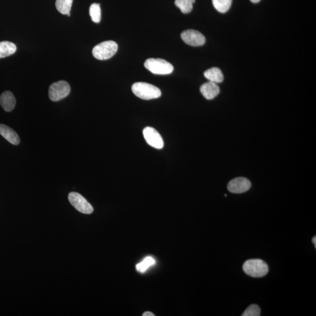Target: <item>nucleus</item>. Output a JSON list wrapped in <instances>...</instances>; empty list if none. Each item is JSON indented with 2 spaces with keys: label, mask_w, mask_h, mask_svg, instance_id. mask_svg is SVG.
<instances>
[{
  "label": "nucleus",
  "mask_w": 316,
  "mask_h": 316,
  "mask_svg": "<svg viewBox=\"0 0 316 316\" xmlns=\"http://www.w3.org/2000/svg\"><path fill=\"white\" fill-rule=\"evenodd\" d=\"M132 91L138 98L145 100L159 98L162 94L159 88L145 82L134 83L132 86Z\"/></svg>",
  "instance_id": "1"
},
{
  "label": "nucleus",
  "mask_w": 316,
  "mask_h": 316,
  "mask_svg": "<svg viewBox=\"0 0 316 316\" xmlns=\"http://www.w3.org/2000/svg\"><path fill=\"white\" fill-rule=\"evenodd\" d=\"M243 271L249 276L261 277L268 273L267 263L260 259H249L243 264Z\"/></svg>",
  "instance_id": "2"
},
{
  "label": "nucleus",
  "mask_w": 316,
  "mask_h": 316,
  "mask_svg": "<svg viewBox=\"0 0 316 316\" xmlns=\"http://www.w3.org/2000/svg\"><path fill=\"white\" fill-rule=\"evenodd\" d=\"M144 66L149 71L155 75H166L174 71L171 63L162 59L149 58L145 61Z\"/></svg>",
  "instance_id": "3"
},
{
  "label": "nucleus",
  "mask_w": 316,
  "mask_h": 316,
  "mask_svg": "<svg viewBox=\"0 0 316 316\" xmlns=\"http://www.w3.org/2000/svg\"><path fill=\"white\" fill-rule=\"evenodd\" d=\"M118 50V45L113 40H107L97 45L93 49V57L98 60L109 59L115 55Z\"/></svg>",
  "instance_id": "4"
},
{
  "label": "nucleus",
  "mask_w": 316,
  "mask_h": 316,
  "mask_svg": "<svg viewBox=\"0 0 316 316\" xmlns=\"http://www.w3.org/2000/svg\"><path fill=\"white\" fill-rule=\"evenodd\" d=\"M70 87L66 81H59L53 83L49 87V98L53 101L61 100L68 96Z\"/></svg>",
  "instance_id": "5"
},
{
  "label": "nucleus",
  "mask_w": 316,
  "mask_h": 316,
  "mask_svg": "<svg viewBox=\"0 0 316 316\" xmlns=\"http://www.w3.org/2000/svg\"><path fill=\"white\" fill-rule=\"evenodd\" d=\"M70 203L79 212L90 215L93 212V207L86 198L78 193L71 192L68 196Z\"/></svg>",
  "instance_id": "6"
},
{
  "label": "nucleus",
  "mask_w": 316,
  "mask_h": 316,
  "mask_svg": "<svg viewBox=\"0 0 316 316\" xmlns=\"http://www.w3.org/2000/svg\"><path fill=\"white\" fill-rule=\"evenodd\" d=\"M181 38L187 45L192 46H200L206 42L204 35L193 29L183 31L181 34Z\"/></svg>",
  "instance_id": "7"
},
{
  "label": "nucleus",
  "mask_w": 316,
  "mask_h": 316,
  "mask_svg": "<svg viewBox=\"0 0 316 316\" xmlns=\"http://www.w3.org/2000/svg\"><path fill=\"white\" fill-rule=\"evenodd\" d=\"M143 137L149 145L157 149H162L164 142L162 137L154 128L147 127L143 129Z\"/></svg>",
  "instance_id": "8"
},
{
  "label": "nucleus",
  "mask_w": 316,
  "mask_h": 316,
  "mask_svg": "<svg viewBox=\"0 0 316 316\" xmlns=\"http://www.w3.org/2000/svg\"><path fill=\"white\" fill-rule=\"evenodd\" d=\"M251 186L250 181L247 178H237L230 181L227 188L230 192L238 194L248 191Z\"/></svg>",
  "instance_id": "9"
},
{
  "label": "nucleus",
  "mask_w": 316,
  "mask_h": 316,
  "mask_svg": "<svg viewBox=\"0 0 316 316\" xmlns=\"http://www.w3.org/2000/svg\"><path fill=\"white\" fill-rule=\"evenodd\" d=\"M200 92L206 99H212L219 93V88L217 83L209 81L202 85Z\"/></svg>",
  "instance_id": "10"
},
{
  "label": "nucleus",
  "mask_w": 316,
  "mask_h": 316,
  "mask_svg": "<svg viewBox=\"0 0 316 316\" xmlns=\"http://www.w3.org/2000/svg\"><path fill=\"white\" fill-rule=\"evenodd\" d=\"M0 104L5 111L10 112L16 105V99L13 93L9 91L1 94L0 96Z\"/></svg>",
  "instance_id": "11"
},
{
  "label": "nucleus",
  "mask_w": 316,
  "mask_h": 316,
  "mask_svg": "<svg viewBox=\"0 0 316 316\" xmlns=\"http://www.w3.org/2000/svg\"><path fill=\"white\" fill-rule=\"evenodd\" d=\"M0 134L9 142L14 145H19L20 138L16 131L7 125L0 124Z\"/></svg>",
  "instance_id": "12"
},
{
  "label": "nucleus",
  "mask_w": 316,
  "mask_h": 316,
  "mask_svg": "<svg viewBox=\"0 0 316 316\" xmlns=\"http://www.w3.org/2000/svg\"><path fill=\"white\" fill-rule=\"evenodd\" d=\"M204 75L210 81L217 84L221 83L224 80L223 74L218 67H212L207 70L204 72Z\"/></svg>",
  "instance_id": "13"
},
{
  "label": "nucleus",
  "mask_w": 316,
  "mask_h": 316,
  "mask_svg": "<svg viewBox=\"0 0 316 316\" xmlns=\"http://www.w3.org/2000/svg\"><path fill=\"white\" fill-rule=\"evenodd\" d=\"M17 51V46L8 41L0 42V58H4L13 55Z\"/></svg>",
  "instance_id": "14"
},
{
  "label": "nucleus",
  "mask_w": 316,
  "mask_h": 316,
  "mask_svg": "<svg viewBox=\"0 0 316 316\" xmlns=\"http://www.w3.org/2000/svg\"><path fill=\"white\" fill-rule=\"evenodd\" d=\"M73 0H57L56 1V7L59 13L64 15L70 16Z\"/></svg>",
  "instance_id": "15"
},
{
  "label": "nucleus",
  "mask_w": 316,
  "mask_h": 316,
  "mask_svg": "<svg viewBox=\"0 0 316 316\" xmlns=\"http://www.w3.org/2000/svg\"><path fill=\"white\" fill-rule=\"evenodd\" d=\"M195 0H175V4L183 14L190 13L193 10Z\"/></svg>",
  "instance_id": "16"
},
{
  "label": "nucleus",
  "mask_w": 316,
  "mask_h": 316,
  "mask_svg": "<svg viewBox=\"0 0 316 316\" xmlns=\"http://www.w3.org/2000/svg\"><path fill=\"white\" fill-rule=\"evenodd\" d=\"M233 0H212L214 7L219 13H226L231 7Z\"/></svg>",
  "instance_id": "17"
},
{
  "label": "nucleus",
  "mask_w": 316,
  "mask_h": 316,
  "mask_svg": "<svg viewBox=\"0 0 316 316\" xmlns=\"http://www.w3.org/2000/svg\"><path fill=\"white\" fill-rule=\"evenodd\" d=\"M90 16L93 21L95 23L100 22L101 18V8L99 4L94 3L90 7Z\"/></svg>",
  "instance_id": "18"
},
{
  "label": "nucleus",
  "mask_w": 316,
  "mask_h": 316,
  "mask_svg": "<svg viewBox=\"0 0 316 316\" xmlns=\"http://www.w3.org/2000/svg\"><path fill=\"white\" fill-rule=\"evenodd\" d=\"M155 263V260L153 257H145L143 261L138 263L136 266L137 271L141 272H145L151 266H153Z\"/></svg>",
  "instance_id": "19"
},
{
  "label": "nucleus",
  "mask_w": 316,
  "mask_h": 316,
  "mask_svg": "<svg viewBox=\"0 0 316 316\" xmlns=\"http://www.w3.org/2000/svg\"><path fill=\"white\" fill-rule=\"evenodd\" d=\"M260 315V309L257 304H251L242 315V316H259Z\"/></svg>",
  "instance_id": "20"
},
{
  "label": "nucleus",
  "mask_w": 316,
  "mask_h": 316,
  "mask_svg": "<svg viewBox=\"0 0 316 316\" xmlns=\"http://www.w3.org/2000/svg\"><path fill=\"white\" fill-rule=\"evenodd\" d=\"M143 316H155V315L154 313L149 312H146L143 313L142 315Z\"/></svg>",
  "instance_id": "21"
},
{
  "label": "nucleus",
  "mask_w": 316,
  "mask_h": 316,
  "mask_svg": "<svg viewBox=\"0 0 316 316\" xmlns=\"http://www.w3.org/2000/svg\"><path fill=\"white\" fill-rule=\"evenodd\" d=\"M312 241L313 244H314L315 246V248H316V236L315 237H313V238L312 239Z\"/></svg>",
  "instance_id": "22"
},
{
  "label": "nucleus",
  "mask_w": 316,
  "mask_h": 316,
  "mask_svg": "<svg viewBox=\"0 0 316 316\" xmlns=\"http://www.w3.org/2000/svg\"><path fill=\"white\" fill-rule=\"evenodd\" d=\"M250 1L253 3H257V2H259L260 1V0H250Z\"/></svg>",
  "instance_id": "23"
}]
</instances>
